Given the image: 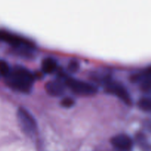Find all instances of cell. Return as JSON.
<instances>
[{
    "mask_svg": "<svg viewBox=\"0 0 151 151\" xmlns=\"http://www.w3.org/2000/svg\"><path fill=\"white\" fill-rule=\"evenodd\" d=\"M0 41L10 44L22 55L26 57H30L35 49V45L31 41L7 31L0 30Z\"/></svg>",
    "mask_w": 151,
    "mask_h": 151,
    "instance_id": "cell-2",
    "label": "cell"
},
{
    "mask_svg": "<svg viewBox=\"0 0 151 151\" xmlns=\"http://www.w3.org/2000/svg\"><path fill=\"white\" fill-rule=\"evenodd\" d=\"M134 81L139 83L140 89L145 93L151 94V78L147 75H139L134 76Z\"/></svg>",
    "mask_w": 151,
    "mask_h": 151,
    "instance_id": "cell-8",
    "label": "cell"
},
{
    "mask_svg": "<svg viewBox=\"0 0 151 151\" xmlns=\"http://www.w3.org/2000/svg\"><path fill=\"white\" fill-rule=\"evenodd\" d=\"M78 67V63L77 62L74 61V62H71L70 64H69V68L70 69V71L72 72H75V71H77Z\"/></svg>",
    "mask_w": 151,
    "mask_h": 151,
    "instance_id": "cell-13",
    "label": "cell"
},
{
    "mask_svg": "<svg viewBox=\"0 0 151 151\" xmlns=\"http://www.w3.org/2000/svg\"><path fill=\"white\" fill-rule=\"evenodd\" d=\"M66 86L69 87L74 93L81 96H92L97 92V87L89 83L66 77L63 81Z\"/></svg>",
    "mask_w": 151,
    "mask_h": 151,
    "instance_id": "cell-4",
    "label": "cell"
},
{
    "mask_svg": "<svg viewBox=\"0 0 151 151\" xmlns=\"http://www.w3.org/2000/svg\"><path fill=\"white\" fill-rule=\"evenodd\" d=\"M7 83L12 88L22 93H29L34 83V76L28 69L15 66L6 77Z\"/></svg>",
    "mask_w": 151,
    "mask_h": 151,
    "instance_id": "cell-1",
    "label": "cell"
},
{
    "mask_svg": "<svg viewBox=\"0 0 151 151\" xmlns=\"http://www.w3.org/2000/svg\"><path fill=\"white\" fill-rule=\"evenodd\" d=\"M17 120L22 131L29 137H34L38 131V125L34 116L23 107L17 111Z\"/></svg>",
    "mask_w": 151,
    "mask_h": 151,
    "instance_id": "cell-3",
    "label": "cell"
},
{
    "mask_svg": "<svg viewBox=\"0 0 151 151\" xmlns=\"http://www.w3.org/2000/svg\"><path fill=\"white\" fill-rule=\"evenodd\" d=\"M103 81L108 92L117 97L125 104L131 105L132 103L129 92L123 85L116 81H112L110 78H105V80H103Z\"/></svg>",
    "mask_w": 151,
    "mask_h": 151,
    "instance_id": "cell-5",
    "label": "cell"
},
{
    "mask_svg": "<svg viewBox=\"0 0 151 151\" xmlns=\"http://www.w3.org/2000/svg\"><path fill=\"white\" fill-rule=\"evenodd\" d=\"M146 75H148L149 77H150L151 78V66L150 68H148V69L147 70V72H146Z\"/></svg>",
    "mask_w": 151,
    "mask_h": 151,
    "instance_id": "cell-15",
    "label": "cell"
},
{
    "mask_svg": "<svg viewBox=\"0 0 151 151\" xmlns=\"http://www.w3.org/2000/svg\"><path fill=\"white\" fill-rule=\"evenodd\" d=\"M112 146L116 151H131L133 148V141L126 134H118L111 140Z\"/></svg>",
    "mask_w": 151,
    "mask_h": 151,
    "instance_id": "cell-6",
    "label": "cell"
},
{
    "mask_svg": "<svg viewBox=\"0 0 151 151\" xmlns=\"http://www.w3.org/2000/svg\"><path fill=\"white\" fill-rule=\"evenodd\" d=\"M10 67L4 60H0V75L4 77H7L10 72Z\"/></svg>",
    "mask_w": 151,
    "mask_h": 151,
    "instance_id": "cell-11",
    "label": "cell"
},
{
    "mask_svg": "<svg viewBox=\"0 0 151 151\" xmlns=\"http://www.w3.org/2000/svg\"><path fill=\"white\" fill-rule=\"evenodd\" d=\"M145 126L148 131L151 132V120H147L145 122Z\"/></svg>",
    "mask_w": 151,
    "mask_h": 151,
    "instance_id": "cell-14",
    "label": "cell"
},
{
    "mask_svg": "<svg viewBox=\"0 0 151 151\" xmlns=\"http://www.w3.org/2000/svg\"><path fill=\"white\" fill-rule=\"evenodd\" d=\"M45 90L47 94L52 97H60L66 91V85L60 81H49L45 85Z\"/></svg>",
    "mask_w": 151,
    "mask_h": 151,
    "instance_id": "cell-7",
    "label": "cell"
},
{
    "mask_svg": "<svg viewBox=\"0 0 151 151\" xmlns=\"http://www.w3.org/2000/svg\"><path fill=\"white\" fill-rule=\"evenodd\" d=\"M138 107L144 112L151 114V97L140 99L138 102Z\"/></svg>",
    "mask_w": 151,
    "mask_h": 151,
    "instance_id": "cell-10",
    "label": "cell"
},
{
    "mask_svg": "<svg viewBox=\"0 0 151 151\" xmlns=\"http://www.w3.org/2000/svg\"><path fill=\"white\" fill-rule=\"evenodd\" d=\"M74 104H75V101L72 98H69V97L64 98L61 101L62 106L65 108H70L73 106Z\"/></svg>",
    "mask_w": 151,
    "mask_h": 151,
    "instance_id": "cell-12",
    "label": "cell"
},
{
    "mask_svg": "<svg viewBox=\"0 0 151 151\" xmlns=\"http://www.w3.org/2000/svg\"><path fill=\"white\" fill-rule=\"evenodd\" d=\"M57 62L52 58H47L44 59L41 63L42 71L46 74L53 73L57 69Z\"/></svg>",
    "mask_w": 151,
    "mask_h": 151,
    "instance_id": "cell-9",
    "label": "cell"
}]
</instances>
